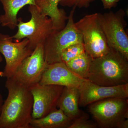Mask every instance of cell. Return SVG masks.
Instances as JSON below:
<instances>
[{"label":"cell","instance_id":"cell-1","mask_svg":"<svg viewBox=\"0 0 128 128\" xmlns=\"http://www.w3.org/2000/svg\"><path fill=\"white\" fill-rule=\"evenodd\" d=\"M8 91L0 114V128H32L33 98L29 87L6 78Z\"/></svg>","mask_w":128,"mask_h":128},{"label":"cell","instance_id":"cell-2","mask_svg":"<svg viewBox=\"0 0 128 128\" xmlns=\"http://www.w3.org/2000/svg\"><path fill=\"white\" fill-rule=\"evenodd\" d=\"M88 80L103 86L128 84V59L118 50L110 48L106 54L92 59Z\"/></svg>","mask_w":128,"mask_h":128},{"label":"cell","instance_id":"cell-3","mask_svg":"<svg viewBox=\"0 0 128 128\" xmlns=\"http://www.w3.org/2000/svg\"><path fill=\"white\" fill-rule=\"evenodd\" d=\"M28 10L31 14V19L24 22L22 18H18V30L12 37L18 41L28 38V47L34 50L38 44L44 43L54 29L50 18L41 13L36 6L29 5Z\"/></svg>","mask_w":128,"mask_h":128},{"label":"cell","instance_id":"cell-4","mask_svg":"<svg viewBox=\"0 0 128 128\" xmlns=\"http://www.w3.org/2000/svg\"><path fill=\"white\" fill-rule=\"evenodd\" d=\"M88 110L102 128H119L128 118V100L126 98H111L88 105Z\"/></svg>","mask_w":128,"mask_h":128},{"label":"cell","instance_id":"cell-5","mask_svg":"<svg viewBox=\"0 0 128 128\" xmlns=\"http://www.w3.org/2000/svg\"><path fill=\"white\" fill-rule=\"evenodd\" d=\"M76 8L72 7L64 29L54 30L44 42V58L47 64L62 62L61 53L65 48L73 44L83 43L82 35L76 28L74 21Z\"/></svg>","mask_w":128,"mask_h":128},{"label":"cell","instance_id":"cell-6","mask_svg":"<svg viewBox=\"0 0 128 128\" xmlns=\"http://www.w3.org/2000/svg\"><path fill=\"white\" fill-rule=\"evenodd\" d=\"M75 25L82 35L85 52L92 59L108 52L110 48L99 23L98 13L85 16Z\"/></svg>","mask_w":128,"mask_h":128},{"label":"cell","instance_id":"cell-7","mask_svg":"<svg viewBox=\"0 0 128 128\" xmlns=\"http://www.w3.org/2000/svg\"><path fill=\"white\" fill-rule=\"evenodd\" d=\"M125 12L120 9L116 12L98 13V21L108 46L128 59V36L125 28L127 23Z\"/></svg>","mask_w":128,"mask_h":128},{"label":"cell","instance_id":"cell-8","mask_svg":"<svg viewBox=\"0 0 128 128\" xmlns=\"http://www.w3.org/2000/svg\"><path fill=\"white\" fill-rule=\"evenodd\" d=\"M47 64L44 58V44H38L10 78L30 87L39 83Z\"/></svg>","mask_w":128,"mask_h":128},{"label":"cell","instance_id":"cell-9","mask_svg":"<svg viewBox=\"0 0 128 128\" xmlns=\"http://www.w3.org/2000/svg\"><path fill=\"white\" fill-rule=\"evenodd\" d=\"M12 37L0 33V53L6 60L2 77L10 78L24 60L31 55L33 50L28 47V38L14 42Z\"/></svg>","mask_w":128,"mask_h":128},{"label":"cell","instance_id":"cell-10","mask_svg":"<svg viewBox=\"0 0 128 128\" xmlns=\"http://www.w3.org/2000/svg\"><path fill=\"white\" fill-rule=\"evenodd\" d=\"M29 88L33 98L32 118H41L57 109L64 86L38 83Z\"/></svg>","mask_w":128,"mask_h":128},{"label":"cell","instance_id":"cell-11","mask_svg":"<svg viewBox=\"0 0 128 128\" xmlns=\"http://www.w3.org/2000/svg\"><path fill=\"white\" fill-rule=\"evenodd\" d=\"M79 105L84 107L98 101L111 98H128V83L115 86H100L87 80L78 88Z\"/></svg>","mask_w":128,"mask_h":128},{"label":"cell","instance_id":"cell-12","mask_svg":"<svg viewBox=\"0 0 128 128\" xmlns=\"http://www.w3.org/2000/svg\"><path fill=\"white\" fill-rule=\"evenodd\" d=\"M87 80L76 75L62 62L48 64L39 83L78 88Z\"/></svg>","mask_w":128,"mask_h":128},{"label":"cell","instance_id":"cell-13","mask_svg":"<svg viewBox=\"0 0 128 128\" xmlns=\"http://www.w3.org/2000/svg\"><path fill=\"white\" fill-rule=\"evenodd\" d=\"M80 93L78 88L64 87L57 104V107L72 121L84 112L79 107Z\"/></svg>","mask_w":128,"mask_h":128},{"label":"cell","instance_id":"cell-14","mask_svg":"<svg viewBox=\"0 0 128 128\" xmlns=\"http://www.w3.org/2000/svg\"><path fill=\"white\" fill-rule=\"evenodd\" d=\"M35 2L41 13L51 19L54 30L59 31L64 29L68 16L64 9L58 7L60 0H35Z\"/></svg>","mask_w":128,"mask_h":128},{"label":"cell","instance_id":"cell-15","mask_svg":"<svg viewBox=\"0 0 128 128\" xmlns=\"http://www.w3.org/2000/svg\"><path fill=\"white\" fill-rule=\"evenodd\" d=\"M4 13L0 16V24L14 30L17 26L18 12L26 5L36 6L35 0H0Z\"/></svg>","mask_w":128,"mask_h":128},{"label":"cell","instance_id":"cell-16","mask_svg":"<svg viewBox=\"0 0 128 128\" xmlns=\"http://www.w3.org/2000/svg\"><path fill=\"white\" fill-rule=\"evenodd\" d=\"M72 122L59 108L41 118H32L30 125L32 128H69Z\"/></svg>","mask_w":128,"mask_h":128},{"label":"cell","instance_id":"cell-17","mask_svg":"<svg viewBox=\"0 0 128 128\" xmlns=\"http://www.w3.org/2000/svg\"><path fill=\"white\" fill-rule=\"evenodd\" d=\"M92 58L86 52L66 64L74 74L82 79L88 80Z\"/></svg>","mask_w":128,"mask_h":128},{"label":"cell","instance_id":"cell-18","mask_svg":"<svg viewBox=\"0 0 128 128\" xmlns=\"http://www.w3.org/2000/svg\"><path fill=\"white\" fill-rule=\"evenodd\" d=\"M84 52V47L83 43L71 44L62 51L61 54V61L66 64Z\"/></svg>","mask_w":128,"mask_h":128},{"label":"cell","instance_id":"cell-19","mask_svg":"<svg viewBox=\"0 0 128 128\" xmlns=\"http://www.w3.org/2000/svg\"><path fill=\"white\" fill-rule=\"evenodd\" d=\"M96 122L89 119L88 114L85 113L74 120L69 128H96Z\"/></svg>","mask_w":128,"mask_h":128},{"label":"cell","instance_id":"cell-20","mask_svg":"<svg viewBox=\"0 0 128 128\" xmlns=\"http://www.w3.org/2000/svg\"><path fill=\"white\" fill-rule=\"evenodd\" d=\"M96 0H60L59 4L63 6L87 8Z\"/></svg>","mask_w":128,"mask_h":128},{"label":"cell","instance_id":"cell-21","mask_svg":"<svg viewBox=\"0 0 128 128\" xmlns=\"http://www.w3.org/2000/svg\"><path fill=\"white\" fill-rule=\"evenodd\" d=\"M102 2L104 9H110L116 7L120 0H101Z\"/></svg>","mask_w":128,"mask_h":128},{"label":"cell","instance_id":"cell-22","mask_svg":"<svg viewBox=\"0 0 128 128\" xmlns=\"http://www.w3.org/2000/svg\"><path fill=\"white\" fill-rule=\"evenodd\" d=\"M3 103H4V101L3 100L2 95L0 94V114L1 112Z\"/></svg>","mask_w":128,"mask_h":128},{"label":"cell","instance_id":"cell-23","mask_svg":"<svg viewBox=\"0 0 128 128\" xmlns=\"http://www.w3.org/2000/svg\"><path fill=\"white\" fill-rule=\"evenodd\" d=\"M2 61V58L1 55V54L0 53V63H1Z\"/></svg>","mask_w":128,"mask_h":128},{"label":"cell","instance_id":"cell-24","mask_svg":"<svg viewBox=\"0 0 128 128\" xmlns=\"http://www.w3.org/2000/svg\"><path fill=\"white\" fill-rule=\"evenodd\" d=\"M3 75V72L2 71H0V76L2 77Z\"/></svg>","mask_w":128,"mask_h":128}]
</instances>
